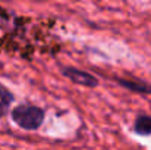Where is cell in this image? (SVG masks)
Segmentation results:
<instances>
[{
	"mask_svg": "<svg viewBox=\"0 0 151 150\" xmlns=\"http://www.w3.org/2000/svg\"><path fill=\"white\" fill-rule=\"evenodd\" d=\"M12 121L25 131H37L46 118V110L32 103H21L10 112Z\"/></svg>",
	"mask_w": 151,
	"mask_h": 150,
	"instance_id": "1",
	"label": "cell"
},
{
	"mask_svg": "<svg viewBox=\"0 0 151 150\" xmlns=\"http://www.w3.org/2000/svg\"><path fill=\"white\" fill-rule=\"evenodd\" d=\"M134 133L138 136H151V116L138 115L134 121Z\"/></svg>",
	"mask_w": 151,
	"mask_h": 150,
	"instance_id": "4",
	"label": "cell"
},
{
	"mask_svg": "<svg viewBox=\"0 0 151 150\" xmlns=\"http://www.w3.org/2000/svg\"><path fill=\"white\" fill-rule=\"evenodd\" d=\"M114 81L120 87H123V88H126V90H129L132 93H137V94H151V84L147 83V81H144V80L116 77Z\"/></svg>",
	"mask_w": 151,
	"mask_h": 150,
	"instance_id": "3",
	"label": "cell"
},
{
	"mask_svg": "<svg viewBox=\"0 0 151 150\" xmlns=\"http://www.w3.org/2000/svg\"><path fill=\"white\" fill-rule=\"evenodd\" d=\"M62 75L66 77L69 81H72L73 84H78V86H84V87H88V88H94V87H99V78L87 71H82V69H78V68H73V66H63L60 69Z\"/></svg>",
	"mask_w": 151,
	"mask_h": 150,
	"instance_id": "2",
	"label": "cell"
},
{
	"mask_svg": "<svg viewBox=\"0 0 151 150\" xmlns=\"http://www.w3.org/2000/svg\"><path fill=\"white\" fill-rule=\"evenodd\" d=\"M13 100H15L13 93L7 87H4L3 84H0V118L4 116L9 112Z\"/></svg>",
	"mask_w": 151,
	"mask_h": 150,
	"instance_id": "5",
	"label": "cell"
}]
</instances>
